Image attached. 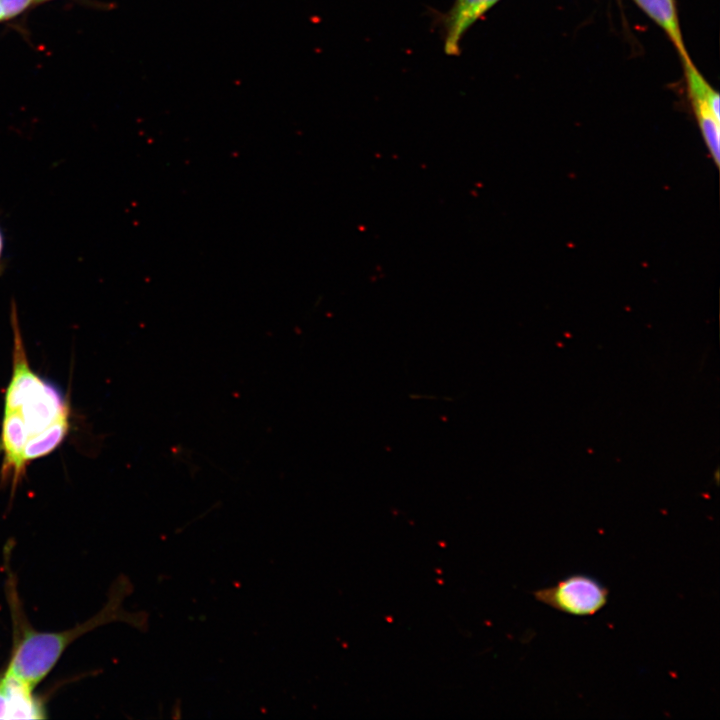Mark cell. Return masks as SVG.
Instances as JSON below:
<instances>
[{
  "instance_id": "cell-4",
  "label": "cell",
  "mask_w": 720,
  "mask_h": 720,
  "mask_svg": "<svg viewBox=\"0 0 720 720\" xmlns=\"http://www.w3.org/2000/svg\"><path fill=\"white\" fill-rule=\"evenodd\" d=\"M500 0H455L438 19L443 30L444 51L449 56L460 54V42L467 30Z\"/></svg>"
},
{
  "instance_id": "cell-9",
  "label": "cell",
  "mask_w": 720,
  "mask_h": 720,
  "mask_svg": "<svg viewBox=\"0 0 720 720\" xmlns=\"http://www.w3.org/2000/svg\"><path fill=\"white\" fill-rule=\"evenodd\" d=\"M35 0H0L3 20L13 18L27 9Z\"/></svg>"
},
{
  "instance_id": "cell-12",
  "label": "cell",
  "mask_w": 720,
  "mask_h": 720,
  "mask_svg": "<svg viewBox=\"0 0 720 720\" xmlns=\"http://www.w3.org/2000/svg\"><path fill=\"white\" fill-rule=\"evenodd\" d=\"M35 1H36V2H42V1H47V0H35Z\"/></svg>"
},
{
  "instance_id": "cell-1",
  "label": "cell",
  "mask_w": 720,
  "mask_h": 720,
  "mask_svg": "<svg viewBox=\"0 0 720 720\" xmlns=\"http://www.w3.org/2000/svg\"><path fill=\"white\" fill-rule=\"evenodd\" d=\"M12 374L5 393L0 450L1 479L14 490L28 464L54 451L70 428L64 394L30 367L15 304L12 305Z\"/></svg>"
},
{
  "instance_id": "cell-11",
  "label": "cell",
  "mask_w": 720,
  "mask_h": 720,
  "mask_svg": "<svg viewBox=\"0 0 720 720\" xmlns=\"http://www.w3.org/2000/svg\"><path fill=\"white\" fill-rule=\"evenodd\" d=\"M0 21H3L1 10H0Z\"/></svg>"
},
{
  "instance_id": "cell-2",
  "label": "cell",
  "mask_w": 720,
  "mask_h": 720,
  "mask_svg": "<svg viewBox=\"0 0 720 720\" xmlns=\"http://www.w3.org/2000/svg\"><path fill=\"white\" fill-rule=\"evenodd\" d=\"M115 615L113 601H110L91 619L61 633H39L24 628L4 675L33 691L71 642L97 626L114 620Z\"/></svg>"
},
{
  "instance_id": "cell-3",
  "label": "cell",
  "mask_w": 720,
  "mask_h": 720,
  "mask_svg": "<svg viewBox=\"0 0 720 720\" xmlns=\"http://www.w3.org/2000/svg\"><path fill=\"white\" fill-rule=\"evenodd\" d=\"M533 594L537 601L558 611L575 616H590L606 605L609 592L596 579L575 574L554 586L536 590Z\"/></svg>"
},
{
  "instance_id": "cell-7",
  "label": "cell",
  "mask_w": 720,
  "mask_h": 720,
  "mask_svg": "<svg viewBox=\"0 0 720 720\" xmlns=\"http://www.w3.org/2000/svg\"><path fill=\"white\" fill-rule=\"evenodd\" d=\"M681 59L691 100L706 103L713 114L720 119L719 94L702 77L689 56Z\"/></svg>"
},
{
  "instance_id": "cell-10",
  "label": "cell",
  "mask_w": 720,
  "mask_h": 720,
  "mask_svg": "<svg viewBox=\"0 0 720 720\" xmlns=\"http://www.w3.org/2000/svg\"><path fill=\"white\" fill-rule=\"evenodd\" d=\"M3 252H4V236H3V232L0 228V268L2 265Z\"/></svg>"
},
{
  "instance_id": "cell-5",
  "label": "cell",
  "mask_w": 720,
  "mask_h": 720,
  "mask_svg": "<svg viewBox=\"0 0 720 720\" xmlns=\"http://www.w3.org/2000/svg\"><path fill=\"white\" fill-rule=\"evenodd\" d=\"M32 690L4 675L0 679V718H39Z\"/></svg>"
},
{
  "instance_id": "cell-8",
  "label": "cell",
  "mask_w": 720,
  "mask_h": 720,
  "mask_svg": "<svg viewBox=\"0 0 720 720\" xmlns=\"http://www.w3.org/2000/svg\"><path fill=\"white\" fill-rule=\"evenodd\" d=\"M705 143L717 165L720 159V119L704 102L691 100Z\"/></svg>"
},
{
  "instance_id": "cell-6",
  "label": "cell",
  "mask_w": 720,
  "mask_h": 720,
  "mask_svg": "<svg viewBox=\"0 0 720 720\" xmlns=\"http://www.w3.org/2000/svg\"><path fill=\"white\" fill-rule=\"evenodd\" d=\"M669 36L681 58L688 56L674 0H634Z\"/></svg>"
}]
</instances>
